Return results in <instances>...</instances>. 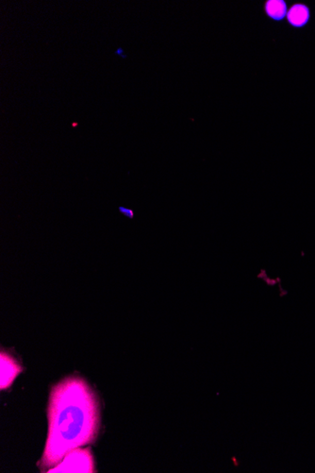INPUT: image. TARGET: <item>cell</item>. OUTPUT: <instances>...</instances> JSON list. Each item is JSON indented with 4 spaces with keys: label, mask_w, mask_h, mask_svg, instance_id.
Masks as SVG:
<instances>
[{
    "label": "cell",
    "mask_w": 315,
    "mask_h": 473,
    "mask_svg": "<svg viewBox=\"0 0 315 473\" xmlns=\"http://www.w3.org/2000/svg\"><path fill=\"white\" fill-rule=\"evenodd\" d=\"M309 9L302 4H296L288 12V20L295 27H302L309 20Z\"/></svg>",
    "instance_id": "cell-4"
},
{
    "label": "cell",
    "mask_w": 315,
    "mask_h": 473,
    "mask_svg": "<svg viewBox=\"0 0 315 473\" xmlns=\"http://www.w3.org/2000/svg\"><path fill=\"white\" fill-rule=\"evenodd\" d=\"M119 212L121 215H123L124 216H126L127 218L129 219H133L134 218V211L129 209V208H126V207H119Z\"/></svg>",
    "instance_id": "cell-6"
},
{
    "label": "cell",
    "mask_w": 315,
    "mask_h": 473,
    "mask_svg": "<svg viewBox=\"0 0 315 473\" xmlns=\"http://www.w3.org/2000/svg\"><path fill=\"white\" fill-rule=\"evenodd\" d=\"M0 363H1L0 387L3 390L11 387L14 379L16 378V376L21 372L22 368L12 356L5 351H1Z\"/></svg>",
    "instance_id": "cell-3"
},
{
    "label": "cell",
    "mask_w": 315,
    "mask_h": 473,
    "mask_svg": "<svg viewBox=\"0 0 315 473\" xmlns=\"http://www.w3.org/2000/svg\"><path fill=\"white\" fill-rule=\"evenodd\" d=\"M266 11L276 20H281L286 14V4L282 0H271L266 4Z\"/></svg>",
    "instance_id": "cell-5"
},
{
    "label": "cell",
    "mask_w": 315,
    "mask_h": 473,
    "mask_svg": "<svg viewBox=\"0 0 315 473\" xmlns=\"http://www.w3.org/2000/svg\"><path fill=\"white\" fill-rule=\"evenodd\" d=\"M116 54H119V55H120L122 58H124V59L126 58V55L123 54V49H122V48H118L116 51Z\"/></svg>",
    "instance_id": "cell-7"
},
{
    "label": "cell",
    "mask_w": 315,
    "mask_h": 473,
    "mask_svg": "<svg viewBox=\"0 0 315 473\" xmlns=\"http://www.w3.org/2000/svg\"><path fill=\"white\" fill-rule=\"evenodd\" d=\"M95 462L92 453L86 449H76L69 452L63 461L47 473H95Z\"/></svg>",
    "instance_id": "cell-2"
},
{
    "label": "cell",
    "mask_w": 315,
    "mask_h": 473,
    "mask_svg": "<svg viewBox=\"0 0 315 473\" xmlns=\"http://www.w3.org/2000/svg\"><path fill=\"white\" fill-rule=\"evenodd\" d=\"M47 417V439L39 463L46 473L69 452L95 440L100 423L95 392L83 379H64L50 392Z\"/></svg>",
    "instance_id": "cell-1"
}]
</instances>
